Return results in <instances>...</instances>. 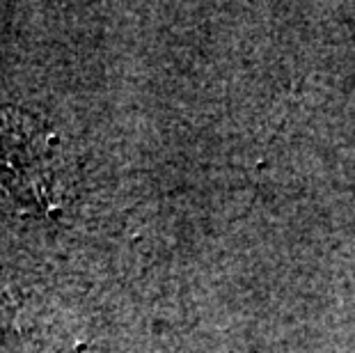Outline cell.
<instances>
[{"mask_svg": "<svg viewBox=\"0 0 355 353\" xmlns=\"http://www.w3.org/2000/svg\"><path fill=\"white\" fill-rule=\"evenodd\" d=\"M69 195V159L40 115L0 106V205L28 218L60 212Z\"/></svg>", "mask_w": 355, "mask_h": 353, "instance_id": "6da1fadb", "label": "cell"}]
</instances>
